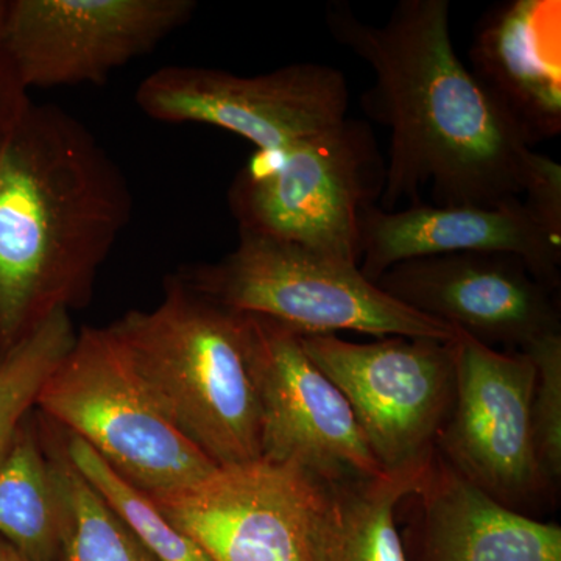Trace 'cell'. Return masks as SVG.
<instances>
[{
  "label": "cell",
  "mask_w": 561,
  "mask_h": 561,
  "mask_svg": "<svg viewBox=\"0 0 561 561\" xmlns=\"http://www.w3.org/2000/svg\"><path fill=\"white\" fill-rule=\"evenodd\" d=\"M448 0H401L386 24L332 0V38L367 62L375 83L362 110L390 130L379 208L497 206L523 198L549 157L537 153L460 60Z\"/></svg>",
  "instance_id": "obj_1"
},
{
  "label": "cell",
  "mask_w": 561,
  "mask_h": 561,
  "mask_svg": "<svg viewBox=\"0 0 561 561\" xmlns=\"http://www.w3.org/2000/svg\"><path fill=\"white\" fill-rule=\"evenodd\" d=\"M131 214L127 176L94 133L32 102L0 140V357L54 313L90 305Z\"/></svg>",
  "instance_id": "obj_2"
},
{
  "label": "cell",
  "mask_w": 561,
  "mask_h": 561,
  "mask_svg": "<svg viewBox=\"0 0 561 561\" xmlns=\"http://www.w3.org/2000/svg\"><path fill=\"white\" fill-rule=\"evenodd\" d=\"M108 330L158 408L217 467L261 459V404L241 313L173 275L157 308L127 312Z\"/></svg>",
  "instance_id": "obj_3"
},
{
  "label": "cell",
  "mask_w": 561,
  "mask_h": 561,
  "mask_svg": "<svg viewBox=\"0 0 561 561\" xmlns=\"http://www.w3.org/2000/svg\"><path fill=\"white\" fill-rule=\"evenodd\" d=\"M176 275L221 308L279 321L298 334L356 331L453 341L456 330L394 300L359 265L297 243L239 231L231 253Z\"/></svg>",
  "instance_id": "obj_4"
},
{
  "label": "cell",
  "mask_w": 561,
  "mask_h": 561,
  "mask_svg": "<svg viewBox=\"0 0 561 561\" xmlns=\"http://www.w3.org/2000/svg\"><path fill=\"white\" fill-rule=\"evenodd\" d=\"M386 160L368 122L348 119L254 154L228 191L239 231L360 264V217L379 206Z\"/></svg>",
  "instance_id": "obj_5"
},
{
  "label": "cell",
  "mask_w": 561,
  "mask_h": 561,
  "mask_svg": "<svg viewBox=\"0 0 561 561\" xmlns=\"http://www.w3.org/2000/svg\"><path fill=\"white\" fill-rule=\"evenodd\" d=\"M35 409L150 496L190 489L219 468L158 408L108 327L77 332Z\"/></svg>",
  "instance_id": "obj_6"
},
{
  "label": "cell",
  "mask_w": 561,
  "mask_h": 561,
  "mask_svg": "<svg viewBox=\"0 0 561 561\" xmlns=\"http://www.w3.org/2000/svg\"><path fill=\"white\" fill-rule=\"evenodd\" d=\"M313 364L335 383L382 470L426 460L456 393L453 341L387 337L373 343L337 334H300Z\"/></svg>",
  "instance_id": "obj_7"
},
{
  "label": "cell",
  "mask_w": 561,
  "mask_h": 561,
  "mask_svg": "<svg viewBox=\"0 0 561 561\" xmlns=\"http://www.w3.org/2000/svg\"><path fill=\"white\" fill-rule=\"evenodd\" d=\"M453 345L456 393L435 451L493 500L526 513L553 493L535 449L534 360L460 331Z\"/></svg>",
  "instance_id": "obj_8"
},
{
  "label": "cell",
  "mask_w": 561,
  "mask_h": 561,
  "mask_svg": "<svg viewBox=\"0 0 561 561\" xmlns=\"http://www.w3.org/2000/svg\"><path fill=\"white\" fill-rule=\"evenodd\" d=\"M135 101L150 119L213 125L267 153L345 121L350 90L341 70L317 62L251 77L175 65L140 81Z\"/></svg>",
  "instance_id": "obj_9"
},
{
  "label": "cell",
  "mask_w": 561,
  "mask_h": 561,
  "mask_svg": "<svg viewBox=\"0 0 561 561\" xmlns=\"http://www.w3.org/2000/svg\"><path fill=\"white\" fill-rule=\"evenodd\" d=\"M261 404V457L294 465L320 482L382 470L350 402L313 364L300 334L279 321L241 313Z\"/></svg>",
  "instance_id": "obj_10"
},
{
  "label": "cell",
  "mask_w": 561,
  "mask_h": 561,
  "mask_svg": "<svg viewBox=\"0 0 561 561\" xmlns=\"http://www.w3.org/2000/svg\"><path fill=\"white\" fill-rule=\"evenodd\" d=\"M195 10L194 0H9L0 46L28 91L103 84Z\"/></svg>",
  "instance_id": "obj_11"
},
{
  "label": "cell",
  "mask_w": 561,
  "mask_h": 561,
  "mask_svg": "<svg viewBox=\"0 0 561 561\" xmlns=\"http://www.w3.org/2000/svg\"><path fill=\"white\" fill-rule=\"evenodd\" d=\"M413 311L483 345L526 351L561 335L556 290L508 253H451L400 262L375 280Z\"/></svg>",
  "instance_id": "obj_12"
},
{
  "label": "cell",
  "mask_w": 561,
  "mask_h": 561,
  "mask_svg": "<svg viewBox=\"0 0 561 561\" xmlns=\"http://www.w3.org/2000/svg\"><path fill=\"white\" fill-rule=\"evenodd\" d=\"M313 479L267 459L219 467L205 481L149 496L210 561H306Z\"/></svg>",
  "instance_id": "obj_13"
},
{
  "label": "cell",
  "mask_w": 561,
  "mask_h": 561,
  "mask_svg": "<svg viewBox=\"0 0 561 561\" xmlns=\"http://www.w3.org/2000/svg\"><path fill=\"white\" fill-rule=\"evenodd\" d=\"M360 272L375 283L400 262L451 253H508L559 289L561 236L553 234L524 198L497 206H434L383 210L360 217Z\"/></svg>",
  "instance_id": "obj_14"
},
{
  "label": "cell",
  "mask_w": 561,
  "mask_h": 561,
  "mask_svg": "<svg viewBox=\"0 0 561 561\" xmlns=\"http://www.w3.org/2000/svg\"><path fill=\"white\" fill-rule=\"evenodd\" d=\"M400 508L408 561H561V527L513 511L461 478L437 451Z\"/></svg>",
  "instance_id": "obj_15"
},
{
  "label": "cell",
  "mask_w": 561,
  "mask_h": 561,
  "mask_svg": "<svg viewBox=\"0 0 561 561\" xmlns=\"http://www.w3.org/2000/svg\"><path fill=\"white\" fill-rule=\"evenodd\" d=\"M561 3L511 0L479 22L471 72L534 149L561 131Z\"/></svg>",
  "instance_id": "obj_16"
},
{
  "label": "cell",
  "mask_w": 561,
  "mask_h": 561,
  "mask_svg": "<svg viewBox=\"0 0 561 561\" xmlns=\"http://www.w3.org/2000/svg\"><path fill=\"white\" fill-rule=\"evenodd\" d=\"M432 456L368 478L313 479L302 529L306 561H408L398 505L419 486Z\"/></svg>",
  "instance_id": "obj_17"
},
{
  "label": "cell",
  "mask_w": 561,
  "mask_h": 561,
  "mask_svg": "<svg viewBox=\"0 0 561 561\" xmlns=\"http://www.w3.org/2000/svg\"><path fill=\"white\" fill-rule=\"evenodd\" d=\"M0 538L33 561H65L60 500L35 411L0 459Z\"/></svg>",
  "instance_id": "obj_18"
},
{
  "label": "cell",
  "mask_w": 561,
  "mask_h": 561,
  "mask_svg": "<svg viewBox=\"0 0 561 561\" xmlns=\"http://www.w3.org/2000/svg\"><path fill=\"white\" fill-rule=\"evenodd\" d=\"M36 421L60 500L65 561H158L73 467L61 427L38 412Z\"/></svg>",
  "instance_id": "obj_19"
},
{
  "label": "cell",
  "mask_w": 561,
  "mask_h": 561,
  "mask_svg": "<svg viewBox=\"0 0 561 561\" xmlns=\"http://www.w3.org/2000/svg\"><path fill=\"white\" fill-rule=\"evenodd\" d=\"M65 432V448L73 467L90 482L114 513L158 561H210L208 556L176 529L146 491L125 481L76 435Z\"/></svg>",
  "instance_id": "obj_20"
},
{
  "label": "cell",
  "mask_w": 561,
  "mask_h": 561,
  "mask_svg": "<svg viewBox=\"0 0 561 561\" xmlns=\"http://www.w3.org/2000/svg\"><path fill=\"white\" fill-rule=\"evenodd\" d=\"M76 337L70 312L60 311L0 357V459Z\"/></svg>",
  "instance_id": "obj_21"
},
{
  "label": "cell",
  "mask_w": 561,
  "mask_h": 561,
  "mask_svg": "<svg viewBox=\"0 0 561 561\" xmlns=\"http://www.w3.org/2000/svg\"><path fill=\"white\" fill-rule=\"evenodd\" d=\"M537 368L531 426L546 481L556 490L561 478V335L542 339L523 351Z\"/></svg>",
  "instance_id": "obj_22"
},
{
  "label": "cell",
  "mask_w": 561,
  "mask_h": 561,
  "mask_svg": "<svg viewBox=\"0 0 561 561\" xmlns=\"http://www.w3.org/2000/svg\"><path fill=\"white\" fill-rule=\"evenodd\" d=\"M31 103L27 88L0 46V140L13 130Z\"/></svg>",
  "instance_id": "obj_23"
},
{
  "label": "cell",
  "mask_w": 561,
  "mask_h": 561,
  "mask_svg": "<svg viewBox=\"0 0 561 561\" xmlns=\"http://www.w3.org/2000/svg\"><path fill=\"white\" fill-rule=\"evenodd\" d=\"M0 561H33L27 556L18 551L16 548L0 538Z\"/></svg>",
  "instance_id": "obj_24"
},
{
  "label": "cell",
  "mask_w": 561,
  "mask_h": 561,
  "mask_svg": "<svg viewBox=\"0 0 561 561\" xmlns=\"http://www.w3.org/2000/svg\"><path fill=\"white\" fill-rule=\"evenodd\" d=\"M7 7H9V0H0V38H2L3 24H5Z\"/></svg>",
  "instance_id": "obj_25"
}]
</instances>
